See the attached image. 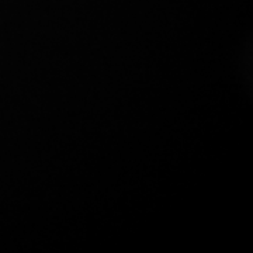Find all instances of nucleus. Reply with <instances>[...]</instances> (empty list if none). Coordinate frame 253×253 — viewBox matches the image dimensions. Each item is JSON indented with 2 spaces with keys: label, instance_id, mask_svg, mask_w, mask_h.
Masks as SVG:
<instances>
[]
</instances>
